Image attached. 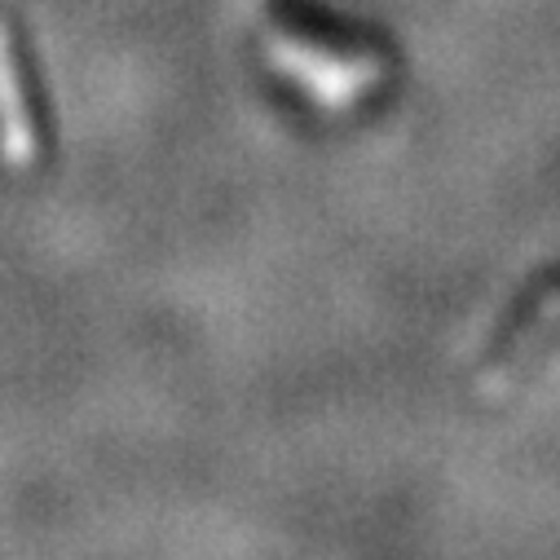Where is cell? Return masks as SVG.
Returning a JSON list of instances; mask_svg holds the SVG:
<instances>
[{"instance_id": "1", "label": "cell", "mask_w": 560, "mask_h": 560, "mask_svg": "<svg viewBox=\"0 0 560 560\" xmlns=\"http://www.w3.org/2000/svg\"><path fill=\"white\" fill-rule=\"evenodd\" d=\"M0 147H5V160H14V164L32 160V119L23 106L14 49L5 40V27H0Z\"/></svg>"}]
</instances>
